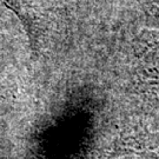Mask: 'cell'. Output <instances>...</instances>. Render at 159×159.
<instances>
[{
  "label": "cell",
  "mask_w": 159,
  "mask_h": 159,
  "mask_svg": "<svg viewBox=\"0 0 159 159\" xmlns=\"http://www.w3.org/2000/svg\"><path fill=\"white\" fill-rule=\"evenodd\" d=\"M126 154L159 159V132H142L133 136L123 137L114 143L105 159H112Z\"/></svg>",
  "instance_id": "cell-1"
}]
</instances>
